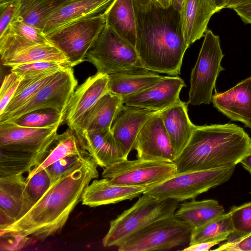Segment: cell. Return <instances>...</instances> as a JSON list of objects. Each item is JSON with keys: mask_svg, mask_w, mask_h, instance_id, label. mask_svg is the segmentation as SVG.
<instances>
[{"mask_svg": "<svg viewBox=\"0 0 251 251\" xmlns=\"http://www.w3.org/2000/svg\"><path fill=\"white\" fill-rule=\"evenodd\" d=\"M96 160L89 155L50 185L45 194L21 218L0 231L23 242L30 237L42 241L60 232L76 205L82 200L86 187L98 178Z\"/></svg>", "mask_w": 251, "mask_h": 251, "instance_id": "1", "label": "cell"}, {"mask_svg": "<svg viewBox=\"0 0 251 251\" xmlns=\"http://www.w3.org/2000/svg\"><path fill=\"white\" fill-rule=\"evenodd\" d=\"M133 4L137 30L135 48L142 66L158 74L179 75L189 48L183 37L180 13L171 5L163 8L152 0L145 6L134 1Z\"/></svg>", "mask_w": 251, "mask_h": 251, "instance_id": "2", "label": "cell"}, {"mask_svg": "<svg viewBox=\"0 0 251 251\" xmlns=\"http://www.w3.org/2000/svg\"><path fill=\"white\" fill-rule=\"evenodd\" d=\"M251 151V138L233 124L197 126L175 159L176 173L236 165Z\"/></svg>", "mask_w": 251, "mask_h": 251, "instance_id": "3", "label": "cell"}, {"mask_svg": "<svg viewBox=\"0 0 251 251\" xmlns=\"http://www.w3.org/2000/svg\"><path fill=\"white\" fill-rule=\"evenodd\" d=\"M178 202L143 194L131 207L110 222L109 229L102 241L103 246L118 247L149 224L174 215Z\"/></svg>", "mask_w": 251, "mask_h": 251, "instance_id": "4", "label": "cell"}, {"mask_svg": "<svg viewBox=\"0 0 251 251\" xmlns=\"http://www.w3.org/2000/svg\"><path fill=\"white\" fill-rule=\"evenodd\" d=\"M236 165L215 169L189 171L173 176L143 194L159 199H172L178 202L195 199L199 195L227 181Z\"/></svg>", "mask_w": 251, "mask_h": 251, "instance_id": "5", "label": "cell"}, {"mask_svg": "<svg viewBox=\"0 0 251 251\" xmlns=\"http://www.w3.org/2000/svg\"><path fill=\"white\" fill-rule=\"evenodd\" d=\"M105 24L104 13H101L74 21L45 35L65 55L72 68L86 60Z\"/></svg>", "mask_w": 251, "mask_h": 251, "instance_id": "6", "label": "cell"}, {"mask_svg": "<svg viewBox=\"0 0 251 251\" xmlns=\"http://www.w3.org/2000/svg\"><path fill=\"white\" fill-rule=\"evenodd\" d=\"M224 56L219 36L207 29L197 60L191 71L188 104L200 105L211 103L217 77L225 70L221 64Z\"/></svg>", "mask_w": 251, "mask_h": 251, "instance_id": "7", "label": "cell"}, {"mask_svg": "<svg viewBox=\"0 0 251 251\" xmlns=\"http://www.w3.org/2000/svg\"><path fill=\"white\" fill-rule=\"evenodd\" d=\"M192 228L175 214L156 221L136 232L119 251H168L189 243Z\"/></svg>", "mask_w": 251, "mask_h": 251, "instance_id": "8", "label": "cell"}, {"mask_svg": "<svg viewBox=\"0 0 251 251\" xmlns=\"http://www.w3.org/2000/svg\"><path fill=\"white\" fill-rule=\"evenodd\" d=\"M86 60L93 64L97 73L107 75L144 68L135 47L106 24Z\"/></svg>", "mask_w": 251, "mask_h": 251, "instance_id": "9", "label": "cell"}, {"mask_svg": "<svg viewBox=\"0 0 251 251\" xmlns=\"http://www.w3.org/2000/svg\"><path fill=\"white\" fill-rule=\"evenodd\" d=\"M176 173L174 162L137 158L124 160L104 168L101 176L115 184L142 187L147 190Z\"/></svg>", "mask_w": 251, "mask_h": 251, "instance_id": "10", "label": "cell"}, {"mask_svg": "<svg viewBox=\"0 0 251 251\" xmlns=\"http://www.w3.org/2000/svg\"><path fill=\"white\" fill-rule=\"evenodd\" d=\"M77 85L73 69L66 68L24 105L0 120V124L13 122L25 114L42 109L52 108L66 114L68 102Z\"/></svg>", "mask_w": 251, "mask_h": 251, "instance_id": "11", "label": "cell"}, {"mask_svg": "<svg viewBox=\"0 0 251 251\" xmlns=\"http://www.w3.org/2000/svg\"><path fill=\"white\" fill-rule=\"evenodd\" d=\"M59 127H23L13 122L0 124V149L34 155L43 161L57 135Z\"/></svg>", "mask_w": 251, "mask_h": 251, "instance_id": "12", "label": "cell"}, {"mask_svg": "<svg viewBox=\"0 0 251 251\" xmlns=\"http://www.w3.org/2000/svg\"><path fill=\"white\" fill-rule=\"evenodd\" d=\"M161 112L151 118L138 133L134 149L137 158L174 162V149Z\"/></svg>", "mask_w": 251, "mask_h": 251, "instance_id": "13", "label": "cell"}, {"mask_svg": "<svg viewBox=\"0 0 251 251\" xmlns=\"http://www.w3.org/2000/svg\"><path fill=\"white\" fill-rule=\"evenodd\" d=\"M184 80L179 76H163L154 85L140 92L122 98L126 105L163 111L176 102Z\"/></svg>", "mask_w": 251, "mask_h": 251, "instance_id": "14", "label": "cell"}, {"mask_svg": "<svg viewBox=\"0 0 251 251\" xmlns=\"http://www.w3.org/2000/svg\"><path fill=\"white\" fill-rule=\"evenodd\" d=\"M109 91L108 75L100 73L88 77L74 92L68 102L64 122L75 130L85 113Z\"/></svg>", "mask_w": 251, "mask_h": 251, "instance_id": "15", "label": "cell"}, {"mask_svg": "<svg viewBox=\"0 0 251 251\" xmlns=\"http://www.w3.org/2000/svg\"><path fill=\"white\" fill-rule=\"evenodd\" d=\"M211 102L230 120L241 122L251 131V76L226 91L216 92Z\"/></svg>", "mask_w": 251, "mask_h": 251, "instance_id": "16", "label": "cell"}, {"mask_svg": "<svg viewBox=\"0 0 251 251\" xmlns=\"http://www.w3.org/2000/svg\"><path fill=\"white\" fill-rule=\"evenodd\" d=\"M160 112L162 111L132 106H123L111 130L126 159L134 149L137 135L143 126L151 118Z\"/></svg>", "mask_w": 251, "mask_h": 251, "instance_id": "17", "label": "cell"}, {"mask_svg": "<svg viewBox=\"0 0 251 251\" xmlns=\"http://www.w3.org/2000/svg\"><path fill=\"white\" fill-rule=\"evenodd\" d=\"M34 203L23 174L0 177V209L15 222L24 216Z\"/></svg>", "mask_w": 251, "mask_h": 251, "instance_id": "18", "label": "cell"}, {"mask_svg": "<svg viewBox=\"0 0 251 251\" xmlns=\"http://www.w3.org/2000/svg\"><path fill=\"white\" fill-rule=\"evenodd\" d=\"M113 0H67L46 20L45 35L74 21L104 12Z\"/></svg>", "mask_w": 251, "mask_h": 251, "instance_id": "19", "label": "cell"}, {"mask_svg": "<svg viewBox=\"0 0 251 251\" xmlns=\"http://www.w3.org/2000/svg\"><path fill=\"white\" fill-rule=\"evenodd\" d=\"M145 188L122 186L112 183L108 178L94 179L83 193L82 205L89 207L117 203L123 201L132 200L145 192Z\"/></svg>", "mask_w": 251, "mask_h": 251, "instance_id": "20", "label": "cell"}, {"mask_svg": "<svg viewBox=\"0 0 251 251\" xmlns=\"http://www.w3.org/2000/svg\"><path fill=\"white\" fill-rule=\"evenodd\" d=\"M217 12L210 0H184L180 11L185 42L189 47L204 36L212 16Z\"/></svg>", "mask_w": 251, "mask_h": 251, "instance_id": "21", "label": "cell"}, {"mask_svg": "<svg viewBox=\"0 0 251 251\" xmlns=\"http://www.w3.org/2000/svg\"><path fill=\"white\" fill-rule=\"evenodd\" d=\"M187 106V102L179 100L161 112L176 159L188 144L197 126L189 118Z\"/></svg>", "mask_w": 251, "mask_h": 251, "instance_id": "22", "label": "cell"}, {"mask_svg": "<svg viewBox=\"0 0 251 251\" xmlns=\"http://www.w3.org/2000/svg\"><path fill=\"white\" fill-rule=\"evenodd\" d=\"M76 133L82 138L87 151L99 166L106 168L126 160L111 128Z\"/></svg>", "mask_w": 251, "mask_h": 251, "instance_id": "23", "label": "cell"}, {"mask_svg": "<svg viewBox=\"0 0 251 251\" xmlns=\"http://www.w3.org/2000/svg\"><path fill=\"white\" fill-rule=\"evenodd\" d=\"M124 106L121 97L110 92L101 97L84 115L74 130L79 133L103 128H111Z\"/></svg>", "mask_w": 251, "mask_h": 251, "instance_id": "24", "label": "cell"}, {"mask_svg": "<svg viewBox=\"0 0 251 251\" xmlns=\"http://www.w3.org/2000/svg\"><path fill=\"white\" fill-rule=\"evenodd\" d=\"M163 76L144 68L109 74V91L123 98L145 90L159 81Z\"/></svg>", "mask_w": 251, "mask_h": 251, "instance_id": "25", "label": "cell"}, {"mask_svg": "<svg viewBox=\"0 0 251 251\" xmlns=\"http://www.w3.org/2000/svg\"><path fill=\"white\" fill-rule=\"evenodd\" d=\"M103 13L106 25L135 47L137 30L133 0H113Z\"/></svg>", "mask_w": 251, "mask_h": 251, "instance_id": "26", "label": "cell"}, {"mask_svg": "<svg viewBox=\"0 0 251 251\" xmlns=\"http://www.w3.org/2000/svg\"><path fill=\"white\" fill-rule=\"evenodd\" d=\"M224 212V208L216 200L194 199L179 204L175 216L195 228L223 215Z\"/></svg>", "mask_w": 251, "mask_h": 251, "instance_id": "27", "label": "cell"}, {"mask_svg": "<svg viewBox=\"0 0 251 251\" xmlns=\"http://www.w3.org/2000/svg\"><path fill=\"white\" fill-rule=\"evenodd\" d=\"M1 60L3 66L11 68L40 61L58 62L69 66L65 55L51 44H36L24 47Z\"/></svg>", "mask_w": 251, "mask_h": 251, "instance_id": "28", "label": "cell"}, {"mask_svg": "<svg viewBox=\"0 0 251 251\" xmlns=\"http://www.w3.org/2000/svg\"><path fill=\"white\" fill-rule=\"evenodd\" d=\"M52 149L42 163L28 173L27 178L32 176L56 161L70 154L89 155L82 138L74 130L69 128L63 133L57 135Z\"/></svg>", "mask_w": 251, "mask_h": 251, "instance_id": "29", "label": "cell"}, {"mask_svg": "<svg viewBox=\"0 0 251 251\" xmlns=\"http://www.w3.org/2000/svg\"><path fill=\"white\" fill-rule=\"evenodd\" d=\"M67 0H20L14 18L43 31L47 18Z\"/></svg>", "mask_w": 251, "mask_h": 251, "instance_id": "30", "label": "cell"}, {"mask_svg": "<svg viewBox=\"0 0 251 251\" xmlns=\"http://www.w3.org/2000/svg\"><path fill=\"white\" fill-rule=\"evenodd\" d=\"M233 228L229 213L214 219L205 224L192 228L189 245L204 241L227 240Z\"/></svg>", "mask_w": 251, "mask_h": 251, "instance_id": "31", "label": "cell"}, {"mask_svg": "<svg viewBox=\"0 0 251 251\" xmlns=\"http://www.w3.org/2000/svg\"><path fill=\"white\" fill-rule=\"evenodd\" d=\"M42 162L32 154L0 149V177L29 173Z\"/></svg>", "mask_w": 251, "mask_h": 251, "instance_id": "32", "label": "cell"}, {"mask_svg": "<svg viewBox=\"0 0 251 251\" xmlns=\"http://www.w3.org/2000/svg\"><path fill=\"white\" fill-rule=\"evenodd\" d=\"M57 73L23 78L10 103L2 113L0 115V121L16 111L26 103L42 87L50 82Z\"/></svg>", "mask_w": 251, "mask_h": 251, "instance_id": "33", "label": "cell"}, {"mask_svg": "<svg viewBox=\"0 0 251 251\" xmlns=\"http://www.w3.org/2000/svg\"><path fill=\"white\" fill-rule=\"evenodd\" d=\"M65 118V114L54 109L46 108L28 113L10 122L23 127L50 128L59 127Z\"/></svg>", "mask_w": 251, "mask_h": 251, "instance_id": "34", "label": "cell"}, {"mask_svg": "<svg viewBox=\"0 0 251 251\" xmlns=\"http://www.w3.org/2000/svg\"><path fill=\"white\" fill-rule=\"evenodd\" d=\"M69 67L55 61H40L15 66L11 72L24 78H30L54 74Z\"/></svg>", "mask_w": 251, "mask_h": 251, "instance_id": "35", "label": "cell"}, {"mask_svg": "<svg viewBox=\"0 0 251 251\" xmlns=\"http://www.w3.org/2000/svg\"><path fill=\"white\" fill-rule=\"evenodd\" d=\"M233 232L231 237H241L251 233V202L233 206L228 212Z\"/></svg>", "mask_w": 251, "mask_h": 251, "instance_id": "36", "label": "cell"}, {"mask_svg": "<svg viewBox=\"0 0 251 251\" xmlns=\"http://www.w3.org/2000/svg\"><path fill=\"white\" fill-rule=\"evenodd\" d=\"M90 155L70 154L45 168V169L50 177L51 185L67 172L81 164Z\"/></svg>", "mask_w": 251, "mask_h": 251, "instance_id": "37", "label": "cell"}, {"mask_svg": "<svg viewBox=\"0 0 251 251\" xmlns=\"http://www.w3.org/2000/svg\"><path fill=\"white\" fill-rule=\"evenodd\" d=\"M10 27L19 35L34 44H51L42 30L26 24L19 18H14Z\"/></svg>", "mask_w": 251, "mask_h": 251, "instance_id": "38", "label": "cell"}, {"mask_svg": "<svg viewBox=\"0 0 251 251\" xmlns=\"http://www.w3.org/2000/svg\"><path fill=\"white\" fill-rule=\"evenodd\" d=\"M26 182L34 203L45 194L51 185L50 177L45 169L29 178L26 177Z\"/></svg>", "mask_w": 251, "mask_h": 251, "instance_id": "39", "label": "cell"}, {"mask_svg": "<svg viewBox=\"0 0 251 251\" xmlns=\"http://www.w3.org/2000/svg\"><path fill=\"white\" fill-rule=\"evenodd\" d=\"M22 79L12 72L3 78L0 89V115L10 103Z\"/></svg>", "mask_w": 251, "mask_h": 251, "instance_id": "40", "label": "cell"}, {"mask_svg": "<svg viewBox=\"0 0 251 251\" xmlns=\"http://www.w3.org/2000/svg\"><path fill=\"white\" fill-rule=\"evenodd\" d=\"M20 0H9L0 2V37L9 28L19 6Z\"/></svg>", "mask_w": 251, "mask_h": 251, "instance_id": "41", "label": "cell"}, {"mask_svg": "<svg viewBox=\"0 0 251 251\" xmlns=\"http://www.w3.org/2000/svg\"><path fill=\"white\" fill-rule=\"evenodd\" d=\"M228 241L213 250L216 251H251V233L241 237L228 236Z\"/></svg>", "mask_w": 251, "mask_h": 251, "instance_id": "42", "label": "cell"}, {"mask_svg": "<svg viewBox=\"0 0 251 251\" xmlns=\"http://www.w3.org/2000/svg\"><path fill=\"white\" fill-rule=\"evenodd\" d=\"M221 242L219 240L204 241L193 245H189L184 249L183 251H209L212 247Z\"/></svg>", "mask_w": 251, "mask_h": 251, "instance_id": "43", "label": "cell"}, {"mask_svg": "<svg viewBox=\"0 0 251 251\" xmlns=\"http://www.w3.org/2000/svg\"><path fill=\"white\" fill-rule=\"evenodd\" d=\"M243 22L251 24V3L237 7L233 9Z\"/></svg>", "mask_w": 251, "mask_h": 251, "instance_id": "44", "label": "cell"}, {"mask_svg": "<svg viewBox=\"0 0 251 251\" xmlns=\"http://www.w3.org/2000/svg\"><path fill=\"white\" fill-rule=\"evenodd\" d=\"M15 222V220L0 209V231H2Z\"/></svg>", "mask_w": 251, "mask_h": 251, "instance_id": "45", "label": "cell"}, {"mask_svg": "<svg viewBox=\"0 0 251 251\" xmlns=\"http://www.w3.org/2000/svg\"><path fill=\"white\" fill-rule=\"evenodd\" d=\"M251 3V0H229L224 8L232 9Z\"/></svg>", "mask_w": 251, "mask_h": 251, "instance_id": "46", "label": "cell"}, {"mask_svg": "<svg viewBox=\"0 0 251 251\" xmlns=\"http://www.w3.org/2000/svg\"><path fill=\"white\" fill-rule=\"evenodd\" d=\"M240 163L251 174V151L240 160Z\"/></svg>", "mask_w": 251, "mask_h": 251, "instance_id": "47", "label": "cell"}, {"mask_svg": "<svg viewBox=\"0 0 251 251\" xmlns=\"http://www.w3.org/2000/svg\"><path fill=\"white\" fill-rule=\"evenodd\" d=\"M216 8L217 12L225 8L229 0H210Z\"/></svg>", "mask_w": 251, "mask_h": 251, "instance_id": "48", "label": "cell"}, {"mask_svg": "<svg viewBox=\"0 0 251 251\" xmlns=\"http://www.w3.org/2000/svg\"><path fill=\"white\" fill-rule=\"evenodd\" d=\"M184 0H171L170 5L176 11L180 12Z\"/></svg>", "mask_w": 251, "mask_h": 251, "instance_id": "49", "label": "cell"}, {"mask_svg": "<svg viewBox=\"0 0 251 251\" xmlns=\"http://www.w3.org/2000/svg\"><path fill=\"white\" fill-rule=\"evenodd\" d=\"M157 4L163 8H167L169 7L170 5L171 0H152Z\"/></svg>", "mask_w": 251, "mask_h": 251, "instance_id": "50", "label": "cell"}, {"mask_svg": "<svg viewBox=\"0 0 251 251\" xmlns=\"http://www.w3.org/2000/svg\"><path fill=\"white\" fill-rule=\"evenodd\" d=\"M137 4L145 6L148 5L152 0H133Z\"/></svg>", "mask_w": 251, "mask_h": 251, "instance_id": "51", "label": "cell"}, {"mask_svg": "<svg viewBox=\"0 0 251 251\" xmlns=\"http://www.w3.org/2000/svg\"><path fill=\"white\" fill-rule=\"evenodd\" d=\"M7 0H0V2H2L5 1H7Z\"/></svg>", "mask_w": 251, "mask_h": 251, "instance_id": "52", "label": "cell"}, {"mask_svg": "<svg viewBox=\"0 0 251 251\" xmlns=\"http://www.w3.org/2000/svg\"><path fill=\"white\" fill-rule=\"evenodd\" d=\"M250 194H251V192H250Z\"/></svg>", "mask_w": 251, "mask_h": 251, "instance_id": "53", "label": "cell"}]
</instances>
